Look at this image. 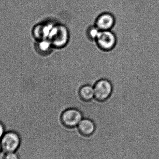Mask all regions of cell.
I'll list each match as a JSON object with an SVG mask.
<instances>
[{"instance_id": "4", "label": "cell", "mask_w": 159, "mask_h": 159, "mask_svg": "<svg viewBox=\"0 0 159 159\" xmlns=\"http://www.w3.org/2000/svg\"><path fill=\"white\" fill-rule=\"evenodd\" d=\"M94 98L100 102H104L111 96L113 86L109 80L102 79L98 80L93 87Z\"/></svg>"}, {"instance_id": "2", "label": "cell", "mask_w": 159, "mask_h": 159, "mask_svg": "<svg viewBox=\"0 0 159 159\" xmlns=\"http://www.w3.org/2000/svg\"><path fill=\"white\" fill-rule=\"evenodd\" d=\"M3 152L4 153L16 152L20 147L21 138L16 131H6L0 140Z\"/></svg>"}, {"instance_id": "7", "label": "cell", "mask_w": 159, "mask_h": 159, "mask_svg": "<svg viewBox=\"0 0 159 159\" xmlns=\"http://www.w3.org/2000/svg\"><path fill=\"white\" fill-rule=\"evenodd\" d=\"M80 133L86 137H90L94 134L96 131L95 123L92 120L88 118L82 119L77 126Z\"/></svg>"}, {"instance_id": "5", "label": "cell", "mask_w": 159, "mask_h": 159, "mask_svg": "<svg viewBox=\"0 0 159 159\" xmlns=\"http://www.w3.org/2000/svg\"><path fill=\"white\" fill-rule=\"evenodd\" d=\"M116 34L112 30L101 31L95 40L98 47L105 51L113 49L116 44Z\"/></svg>"}, {"instance_id": "13", "label": "cell", "mask_w": 159, "mask_h": 159, "mask_svg": "<svg viewBox=\"0 0 159 159\" xmlns=\"http://www.w3.org/2000/svg\"><path fill=\"white\" fill-rule=\"evenodd\" d=\"M2 152H3L2 148V145H1V143H0V154H1V153H2Z\"/></svg>"}, {"instance_id": "6", "label": "cell", "mask_w": 159, "mask_h": 159, "mask_svg": "<svg viewBox=\"0 0 159 159\" xmlns=\"http://www.w3.org/2000/svg\"><path fill=\"white\" fill-rule=\"evenodd\" d=\"M116 23V17L112 13L104 12L96 17L94 25L101 31L112 30Z\"/></svg>"}, {"instance_id": "1", "label": "cell", "mask_w": 159, "mask_h": 159, "mask_svg": "<svg viewBox=\"0 0 159 159\" xmlns=\"http://www.w3.org/2000/svg\"><path fill=\"white\" fill-rule=\"evenodd\" d=\"M70 39V32L64 23L57 21L54 24L47 40L50 41L53 48H60L64 47Z\"/></svg>"}, {"instance_id": "9", "label": "cell", "mask_w": 159, "mask_h": 159, "mask_svg": "<svg viewBox=\"0 0 159 159\" xmlns=\"http://www.w3.org/2000/svg\"><path fill=\"white\" fill-rule=\"evenodd\" d=\"M80 97L81 100L85 102H89L94 98L93 87L90 85L82 86L79 90Z\"/></svg>"}, {"instance_id": "8", "label": "cell", "mask_w": 159, "mask_h": 159, "mask_svg": "<svg viewBox=\"0 0 159 159\" xmlns=\"http://www.w3.org/2000/svg\"><path fill=\"white\" fill-rule=\"evenodd\" d=\"M35 51L39 55L44 56L47 55L51 52L53 47L48 40L36 41L34 45Z\"/></svg>"}, {"instance_id": "12", "label": "cell", "mask_w": 159, "mask_h": 159, "mask_svg": "<svg viewBox=\"0 0 159 159\" xmlns=\"http://www.w3.org/2000/svg\"><path fill=\"white\" fill-rule=\"evenodd\" d=\"M6 132V128L4 123L0 120V140Z\"/></svg>"}, {"instance_id": "3", "label": "cell", "mask_w": 159, "mask_h": 159, "mask_svg": "<svg viewBox=\"0 0 159 159\" xmlns=\"http://www.w3.org/2000/svg\"><path fill=\"white\" fill-rule=\"evenodd\" d=\"M82 119V113L75 108L66 109L61 114L60 117L61 124L68 129L77 128Z\"/></svg>"}, {"instance_id": "10", "label": "cell", "mask_w": 159, "mask_h": 159, "mask_svg": "<svg viewBox=\"0 0 159 159\" xmlns=\"http://www.w3.org/2000/svg\"><path fill=\"white\" fill-rule=\"evenodd\" d=\"M100 31L101 30H100L94 24H93L87 27L86 30V34L89 39L92 41H95Z\"/></svg>"}, {"instance_id": "11", "label": "cell", "mask_w": 159, "mask_h": 159, "mask_svg": "<svg viewBox=\"0 0 159 159\" xmlns=\"http://www.w3.org/2000/svg\"><path fill=\"white\" fill-rule=\"evenodd\" d=\"M2 159H20L19 156L16 152L5 153Z\"/></svg>"}]
</instances>
